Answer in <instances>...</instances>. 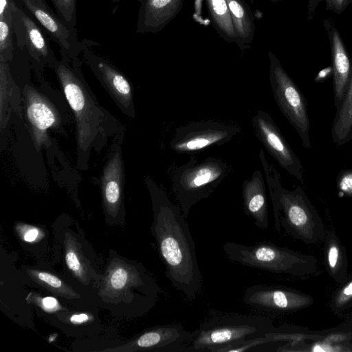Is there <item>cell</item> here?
Here are the masks:
<instances>
[{"instance_id": "cell-1", "label": "cell", "mask_w": 352, "mask_h": 352, "mask_svg": "<svg viewBox=\"0 0 352 352\" xmlns=\"http://www.w3.org/2000/svg\"><path fill=\"white\" fill-rule=\"evenodd\" d=\"M147 184L153 212L151 230L166 267V276L177 290L187 298L195 299L203 278L186 218L162 188L151 179Z\"/></svg>"}, {"instance_id": "cell-2", "label": "cell", "mask_w": 352, "mask_h": 352, "mask_svg": "<svg viewBox=\"0 0 352 352\" xmlns=\"http://www.w3.org/2000/svg\"><path fill=\"white\" fill-rule=\"evenodd\" d=\"M258 157L267 180L276 230L280 232L283 228L292 237L306 243L324 239L327 230L303 189L283 188L279 173L269 163L263 149Z\"/></svg>"}, {"instance_id": "cell-3", "label": "cell", "mask_w": 352, "mask_h": 352, "mask_svg": "<svg viewBox=\"0 0 352 352\" xmlns=\"http://www.w3.org/2000/svg\"><path fill=\"white\" fill-rule=\"evenodd\" d=\"M223 250L232 261L274 273L305 278L319 272L318 261L314 256L268 241L253 245L227 242L223 244Z\"/></svg>"}, {"instance_id": "cell-4", "label": "cell", "mask_w": 352, "mask_h": 352, "mask_svg": "<svg viewBox=\"0 0 352 352\" xmlns=\"http://www.w3.org/2000/svg\"><path fill=\"white\" fill-rule=\"evenodd\" d=\"M274 328L272 320L264 316L218 314L192 332L189 348L191 351L215 352L226 345L263 336Z\"/></svg>"}, {"instance_id": "cell-5", "label": "cell", "mask_w": 352, "mask_h": 352, "mask_svg": "<svg viewBox=\"0 0 352 352\" xmlns=\"http://www.w3.org/2000/svg\"><path fill=\"white\" fill-rule=\"evenodd\" d=\"M231 170L232 166L222 159L208 157L198 162L194 156L175 169L172 189L186 219L191 208L210 196Z\"/></svg>"}, {"instance_id": "cell-6", "label": "cell", "mask_w": 352, "mask_h": 352, "mask_svg": "<svg viewBox=\"0 0 352 352\" xmlns=\"http://www.w3.org/2000/svg\"><path fill=\"white\" fill-rule=\"evenodd\" d=\"M76 57L62 55L53 66L63 86L66 98L76 116L79 146H89L99 123V110L94 107L82 83Z\"/></svg>"}, {"instance_id": "cell-7", "label": "cell", "mask_w": 352, "mask_h": 352, "mask_svg": "<svg viewBox=\"0 0 352 352\" xmlns=\"http://www.w3.org/2000/svg\"><path fill=\"white\" fill-rule=\"evenodd\" d=\"M270 82L274 98L279 109L298 134L302 146L311 148L310 121L304 94L281 66L270 55Z\"/></svg>"}, {"instance_id": "cell-8", "label": "cell", "mask_w": 352, "mask_h": 352, "mask_svg": "<svg viewBox=\"0 0 352 352\" xmlns=\"http://www.w3.org/2000/svg\"><path fill=\"white\" fill-rule=\"evenodd\" d=\"M241 131L239 126L223 122H191L175 129L170 147L178 154L195 155L228 143Z\"/></svg>"}, {"instance_id": "cell-9", "label": "cell", "mask_w": 352, "mask_h": 352, "mask_svg": "<svg viewBox=\"0 0 352 352\" xmlns=\"http://www.w3.org/2000/svg\"><path fill=\"white\" fill-rule=\"evenodd\" d=\"M255 135L278 164L302 185L305 184L302 163L270 113L258 109L252 118Z\"/></svg>"}, {"instance_id": "cell-10", "label": "cell", "mask_w": 352, "mask_h": 352, "mask_svg": "<svg viewBox=\"0 0 352 352\" xmlns=\"http://www.w3.org/2000/svg\"><path fill=\"white\" fill-rule=\"evenodd\" d=\"M16 47L27 50L33 61L54 66L56 58L49 43L47 33L27 12L10 0Z\"/></svg>"}, {"instance_id": "cell-11", "label": "cell", "mask_w": 352, "mask_h": 352, "mask_svg": "<svg viewBox=\"0 0 352 352\" xmlns=\"http://www.w3.org/2000/svg\"><path fill=\"white\" fill-rule=\"evenodd\" d=\"M30 14L60 47L61 55L74 58L82 52L83 42L78 38L76 29L67 26L45 0H13Z\"/></svg>"}, {"instance_id": "cell-12", "label": "cell", "mask_w": 352, "mask_h": 352, "mask_svg": "<svg viewBox=\"0 0 352 352\" xmlns=\"http://www.w3.org/2000/svg\"><path fill=\"white\" fill-rule=\"evenodd\" d=\"M245 304L271 312H291L309 306L313 298L300 292L278 285H256L243 294Z\"/></svg>"}, {"instance_id": "cell-13", "label": "cell", "mask_w": 352, "mask_h": 352, "mask_svg": "<svg viewBox=\"0 0 352 352\" xmlns=\"http://www.w3.org/2000/svg\"><path fill=\"white\" fill-rule=\"evenodd\" d=\"M192 339V332L186 330L181 324L174 323L146 330L120 349L110 351H191L189 344Z\"/></svg>"}, {"instance_id": "cell-14", "label": "cell", "mask_w": 352, "mask_h": 352, "mask_svg": "<svg viewBox=\"0 0 352 352\" xmlns=\"http://www.w3.org/2000/svg\"><path fill=\"white\" fill-rule=\"evenodd\" d=\"M324 27L329 37L333 69L334 102L336 109L341 104L349 86L352 63L342 37L331 19H326Z\"/></svg>"}, {"instance_id": "cell-15", "label": "cell", "mask_w": 352, "mask_h": 352, "mask_svg": "<svg viewBox=\"0 0 352 352\" xmlns=\"http://www.w3.org/2000/svg\"><path fill=\"white\" fill-rule=\"evenodd\" d=\"M242 197L245 213L252 217L260 229L268 227V206L264 178L261 170L254 171L250 179L243 182Z\"/></svg>"}, {"instance_id": "cell-16", "label": "cell", "mask_w": 352, "mask_h": 352, "mask_svg": "<svg viewBox=\"0 0 352 352\" xmlns=\"http://www.w3.org/2000/svg\"><path fill=\"white\" fill-rule=\"evenodd\" d=\"M82 50L85 59L93 71L109 86L116 96L124 102L131 100V89L127 80L109 63L94 54L85 40Z\"/></svg>"}, {"instance_id": "cell-17", "label": "cell", "mask_w": 352, "mask_h": 352, "mask_svg": "<svg viewBox=\"0 0 352 352\" xmlns=\"http://www.w3.org/2000/svg\"><path fill=\"white\" fill-rule=\"evenodd\" d=\"M181 0H145L139 23L144 28H157L177 12Z\"/></svg>"}, {"instance_id": "cell-18", "label": "cell", "mask_w": 352, "mask_h": 352, "mask_svg": "<svg viewBox=\"0 0 352 352\" xmlns=\"http://www.w3.org/2000/svg\"><path fill=\"white\" fill-rule=\"evenodd\" d=\"M324 239L327 271L336 282L341 284L348 276L345 248L333 232L327 230Z\"/></svg>"}, {"instance_id": "cell-19", "label": "cell", "mask_w": 352, "mask_h": 352, "mask_svg": "<svg viewBox=\"0 0 352 352\" xmlns=\"http://www.w3.org/2000/svg\"><path fill=\"white\" fill-rule=\"evenodd\" d=\"M352 63V56H351ZM331 134L334 143L342 146L352 140V72L349 86L337 109Z\"/></svg>"}, {"instance_id": "cell-20", "label": "cell", "mask_w": 352, "mask_h": 352, "mask_svg": "<svg viewBox=\"0 0 352 352\" xmlns=\"http://www.w3.org/2000/svg\"><path fill=\"white\" fill-rule=\"evenodd\" d=\"M48 102L38 96L31 97L28 102L27 116L35 134L42 135L54 124L56 117Z\"/></svg>"}, {"instance_id": "cell-21", "label": "cell", "mask_w": 352, "mask_h": 352, "mask_svg": "<svg viewBox=\"0 0 352 352\" xmlns=\"http://www.w3.org/2000/svg\"><path fill=\"white\" fill-rule=\"evenodd\" d=\"M120 168L117 160L109 164L103 180L104 196L106 206L111 212L118 209L120 202Z\"/></svg>"}, {"instance_id": "cell-22", "label": "cell", "mask_w": 352, "mask_h": 352, "mask_svg": "<svg viewBox=\"0 0 352 352\" xmlns=\"http://www.w3.org/2000/svg\"><path fill=\"white\" fill-rule=\"evenodd\" d=\"M226 1L236 35L243 39H250L254 26L245 9L239 0Z\"/></svg>"}, {"instance_id": "cell-23", "label": "cell", "mask_w": 352, "mask_h": 352, "mask_svg": "<svg viewBox=\"0 0 352 352\" xmlns=\"http://www.w3.org/2000/svg\"><path fill=\"white\" fill-rule=\"evenodd\" d=\"M208 7L216 25L230 38H235L236 34L230 14L226 0H208Z\"/></svg>"}, {"instance_id": "cell-24", "label": "cell", "mask_w": 352, "mask_h": 352, "mask_svg": "<svg viewBox=\"0 0 352 352\" xmlns=\"http://www.w3.org/2000/svg\"><path fill=\"white\" fill-rule=\"evenodd\" d=\"M13 27L10 3L8 9L0 15V54L1 60L7 61L12 58L13 43Z\"/></svg>"}, {"instance_id": "cell-25", "label": "cell", "mask_w": 352, "mask_h": 352, "mask_svg": "<svg viewBox=\"0 0 352 352\" xmlns=\"http://www.w3.org/2000/svg\"><path fill=\"white\" fill-rule=\"evenodd\" d=\"M29 275L34 281L58 295L65 298H73L78 296L72 288L65 284L56 276L50 273L30 270Z\"/></svg>"}, {"instance_id": "cell-26", "label": "cell", "mask_w": 352, "mask_h": 352, "mask_svg": "<svg viewBox=\"0 0 352 352\" xmlns=\"http://www.w3.org/2000/svg\"><path fill=\"white\" fill-rule=\"evenodd\" d=\"M352 306V274L348 276L346 280L341 283L333 294L330 307L331 309L339 313Z\"/></svg>"}, {"instance_id": "cell-27", "label": "cell", "mask_w": 352, "mask_h": 352, "mask_svg": "<svg viewBox=\"0 0 352 352\" xmlns=\"http://www.w3.org/2000/svg\"><path fill=\"white\" fill-rule=\"evenodd\" d=\"M55 12L60 19L69 28L76 29V0H50Z\"/></svg>"}, {"instance_id": "cell-28", "label": "cell", "mask_w": 352, "mask_h": 352, "mask_svg": "<svg viewBox=\"0 0 352 352\" xmlns=\"http://www.w3.org/2000/svg\"><path fill=\"white\" fill-rule=\"evenodd\" d=\"M65 261L68 268L74 275L80 279L85 275L87 270L82 256L79 254V250L75 243L68 239L65 245Z\"/></svg>"}, {"instance_id": "cell-29", "label": "cell", "mask_w": 352, "mask_h": 352, "mask_svg": "<svg viewBox=\"0 0 352 352\" xmlns=\"http://www.w3.org/2000/svg\"><path fill=\"white\" fill-rule=\"evenodd\" d=\"M307 1L308 13L307 16L309 20L314 18L316 8L321 1L325 2L326 10L333 11L338 14L342 13L352 3V0H307Z\"/></svg>"}, {"instance_id": "cell-30", "label": "cell", "mask_w": 352, "mask_h": 352, "mask_svg": "<svg viewBox=\"0 0 352 352\" xmlns=\"http://www.w3.org/2000/svg\"><path fill=\"white\" fill-rule=\"evenodd\" d=\"M336 188L340 197H352V169H344L338 173Z\"/></svg>"}, {"instance_id": "cell-31", "label": "cell", "mask_w": 352, "mask_h": 352, "mask_svg": "<svg viewBox=\"0 0 352 352\" xmlns=\"http://www.w3.org/2000/svg\"><path fill=\"white\" fill-rule=\"evenodd\" d=\"M39 306L47 311H54L59 309L57 300L52 296H46L41 299Z\"/></svg>"}, {"instance_id": "cell-32", "label": "cell", "mask_w": 352, "mask_h": 352, "mask_svg": "<svg viewBox=\"0 0 352 352\" xmlns=\"http://www.w3.org/2000/svg\"><path fill=\"white\" fill-rule=\"evenodd\" d=\"M310 351H344L339 346H335L331 343L327 342L326 341H322L321 342H318L314 344Z\"/></svg>"}, {"instance_id": "cell-33", "label": "cell", "mask_w": 352, "mask_h": 352, "mask_svg": "<svg viewBox=\"0 0 352 352\" xmlns=\"http://www.w3.org/2000/svg\"><path fill=\"white\" fill-rule=\"evenodd\" d=\"M38 235V229L36 228H30L23 233V238L27 242H33L36 239Z\"/></svg>"}, {"instance_id": "cell-34", "label": "cell", "mask_w": 352, "mask_h": 352, "mask_svg": "<svg viewBox=\"0 0 352 352\" xmlns=\"http://www.w3.org/2000/svg\"><path fill=\"white\" fill-rule=\"evenodd\" d=\"M331 75H333V69L331 66H329L320 71L314 80L318 82H322L329 77Z\"/></svg>"}, {"instance_id": "cell-35", "label": "cell", "mask_w": 352, "mask_h": 352, "mask_svg": "<svg viewBox=\"0 0 352 352\" xmlns=\"http://www.w3.org/2000/svg\"><path fill=\"white\" fill-rule=\"evenodd\" d=\"M89 317L87 314L82 313L80 314H74L70 317V321L75 324H80L87 322Z\"/></svg>"}, {"instance_id": "cell-36", "label": "cell", "mask_w": 352, "mask_h": 352, "mask_svg": "<svg viewBox=\"0 0 352 352\" xmlns=\"http://www.w3.org/2000/svg\"><path fill=\"white\" fill-rule=\"evenodd\" d=\"M272 1H280V0H272Z\"/></svg>"}]
</instances>
